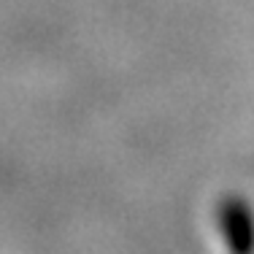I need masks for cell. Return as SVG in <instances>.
<instances>
[{
    "mask_svg": "<svg viewBox=\"0 0 254 254\" xmlns=\"http://www.w3.org/2000/svg\"><path fill=\"white\" fill-rule=\"evenodd\" d=\"M222 230L233 254H254V219L241 200H227L222 205Z\"/></svg>",
    "mask_w": 254,
    "mask_h": 254,
    "instance_id": "cell-1",
    "label": "cell"
}]
</instances>
